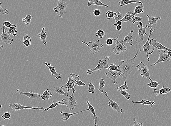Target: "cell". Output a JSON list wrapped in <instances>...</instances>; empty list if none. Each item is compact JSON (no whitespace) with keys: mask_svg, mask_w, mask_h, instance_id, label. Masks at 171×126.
Listing matches in <instances>:
<instances>
[{"mask_svg":"<svg viewBox=\"0 0 171 126\" xmlns=\"http://www.w3.org/2000/svg\"><path fill=\"white\" fill-rule=\"evenodd\" d=\"M136 54L132 58L129 60L127 59L125 60H121L118 64L119 69L121 71V75L123 80L127 79L128 76L130 75L132 72L134 67V62L137 56L140 54L142 49V47L144 42L143 40L136 39Z\"/></svg>","mask_w":171,"mask_h":126,"instance_id":"cell-1","label":"cell"},{"mask_svg":"<svg viewBox=\"0 0 171 126\" xmlns=\"http://www.w3.org/2000/svg\"><path fill=\"white\" fill-rule=\"evenodd\" d=\"M104 59H100L98 62V65L95 68L87 70L86 71L87 74L88 75H91L94 74L96 71H99L103 70L106 69L108 66V63L110 60V57L109 56L103 55Z\"/></svg>","mask_w":171,"mask_h":126,"instance_id":"cell-2","label":"cell"},{"mask_svg":"<svg viewBox=\"0 0 171 126\" xmlns=\"http://www.w3.org/2000/svg\"><path fill=\"white\" fill-rule=\"evenodd\" d=\"M76 91L75 89H73L71 95L65 96L62 101V103H65L66 107L69 109V112L74 110L77 105V101L74 95Z\"/></svg>","mask_w":171,"mask_h":126,"instance_id":"cell-3","label":"cell"},{"mask_svg":"<svg viewBox=\"0 0 171 126\" xmlns=\"http://www.w3.org/2000/svg\"><path fill=\"white\" fill-rule=\"evenodd\" d=\"M82 43L85 44L89 48L91 52L93 54L99 53L103 49V45L100 43V40L99 39L95 42H86L82 41Z\"/></svg>","mask_w":171,"mask_h":126,"instance_id":"cell-4","label":"cell"},{"mask_svg":"<svg viewBox=\"0 0 171 126\" xmlns=\"http://www.w3.org/2000/svg\"><path fill=\"white\" fill-rule=\"evenodd\" d=\"M156 30V29H151L150 32V34L149 37H148L147 40L146 42L143 44L142 47L143 51L145 52L147 55V61L149 62L150 58L149 57L150 55L152 54L154 52V51H155V49L153 47L150 45V39L151 36L152 35V32H154L155 30Z\"/></svg>","mask_w":171,"mask_h":126,"instance_id":"cell-5","label":"cell"},{"mask_svg":"<svg viewBox=\"0 0 171 126\" xmlns=\"http://www.w3.org/2000/svg\"><path fill=\"white\" fill-rule=\"evenodd\" d=\"M67 5L68 4L65 0L57 1V5L53 8V10L59 18H63V15L66 12Z\"/></svg>","mask_w":171,"mask_h":126,"instance_id":"cell-6","label":"cell"},{"mask_svg":"<svg viewBox=\"0 0 171 126\" xmlns=\"http://www.w3.org/2000/svg\"><path fill=\"white\" fill-rule=\"evenodd\" d=\"M136 67L140 72V75L143 78H147L150 81L152 80L151 79L150 74V71L149 67L145 64L142 61L140 62V64L137 65Z\"/></svg>","mask_w":171,"mask_h":126,"instance_id":"cell-7","label":"cell"},{"mask_svg":"<svg viewBox=\"0 0 171 126\" xmlns=\"http://www.w3.org/2000/svg\"><path fill=\"white\" fill-rule=\"evenodd\" d=\"M118 38L119 36H117L116 38L114 39V41H115L116 42L115 45L113 48L114 51L113 52V54L115 55H119L127 50L126 46H125L122 40H119Z\"/></svg>","mask_w":171,"mask_h":126,"instance_id":"cell-8","label":"cell"},{"mask_svg":"<svg viewBox=\"0 0 171 126\" xmlns=\"http://www.w3.org/2000/svg\"><path fill=\"white\" fill-rule=\"evenodd\" d=\"M9 107L12 110L16 112L24 109H31L33 110H43L45 108L43 107H26L21 105L20 103H11L9 105Z\"/></svg>","mask_w":171,"mask_h":126,"instance_id":"cell-9","label":"cell"},{"mask_svg":"<svg viewBox=\"0 0 171 126\" xmlns=\"http://www.w3.org/2000/svg\"><path fill=\"white\" fill-rule=\"evenodd\" d=\"M7 28L4 25H2L1 28L2 33L1 36V41L6 45H11L13 43L14 39L10 37L11 35L7 33Z\"/></svg>","mask_w":171,"mask_h":126,"instance_id":"cell-10","label":"cell"},{"mask_svg":"<svg viewBox=\"0 0 171 126\" xmlns=\"http://www.w3.org/2000/svg\"><path fill=\"white\" fill-rule=\"evenodd\" d=\"M158 51L160 57L158 60L153 64L150 65L149 67L155 66L158 64L162 62H169L171 60L170 56L167 54H166L165 50H159Z\"/></svg>","mask_w":171,"mask_h":126,"instance_id":"cell-11","label":"cell"},{"mask_svg":"<svg viewBox=\"0 0 171 126\" xmlns=\"http://www.w3.org/2000/svg\"><path fill=\"white\" fill-rule=\"evenodd\" d=\"M104 95L106 96L108 100H109V102L108 103V106L110 107L111 108L114 110L118 112H121V113H124L125 112L123 110L120 105L118 103L116 102L112 99H111L108 96L107 93L106 91H104Z\"/></svg>","mask_w":171,"mask_h":126,"instance_id":"cell-12","label":"cell"},{"mask_svg":"<svg viewBox=\"0 0 171 126\" xmlns=\"http://www.w3.org/2000/svg\"><path fill=\"white\" fill-rule=\"evenodd\" d=\"M150 43L153 47L155 50H165L169 52L171 51V49L164 46L162 44L157 42L155 39L153 38L150 39Z\"/></svg>","mask_w":171,"mask_h":126,"instance_id":"cell-13","label":"cell"},{"mask_svg":"<svg viewBox=\"0 0 171 126\" xmlns=\"http://www.w3.org/2000/svg\"><path fill=\"white\" fill-rule=\"evenodd\" d=\"M77 86L78 85L75 80L69 75L68 76V82L66 84L62 86V87H63L65 89H67V92H69L70 89L73 90V89H75Z\"/></svg>","mask_w":171,"mask_h":126,"instance_id":"cell-14","label":"cell"},{"mask_svg":"<svg viewBox=\"0 0 171 126\" xmlns=\"http://www.w3.org/2000/svg\"><path fill=\"white\" fill-rule=\"evenodd\" d=\"M121 73L117 71L109 70L106 73L107 76L112 81L113 83L114 84H117L116 80L119 78L120 75H121Z\"/></svg>","mask_w":171,"mask_h":126,"instance_id":"cell-15","label":"cell"},{"mask_svg":"<svg viewBox=\"0 0 171 126\" xmlns=\"http://www.w3.org/2000/svg\"><path fill=\"white\" fill-rule=\"evenodd\" d=\"M138 26V36L140 38V40H143V36L144 35H147V34L146 33V30L148 28V25H146L145 27H143V23L141 22H139V23L137 24Z\"/></svg>","mask_w":171,"mask_h":126,"instance_id":"cell-16","label":"cell"},{"mask_svg":"<svg viewBox=\"0 0 171 126\" xmlns=\"http://www.w3.org/2000/svg\"><path fill=\"white\" fill-rule=\"evenodd\" d=\"M16 91L19 92V93L21 95H24L28 97V98L33 99H38V98H41L40 93H35L32 91H31L29 92H24L21 91L19 89H17Z\"/></svg>","mask_w":171,"mask_h":126,"instance_id":"cell-17","label":"cell"},{"mask_svg":"<svg viewBox=\"0 0 171 126\" xmlns=\"http://www.w3.org/2000/svg\"><path fill=\"white\" fill-rule=\"evenodd\" d=\"M88 110H89V109L88 108L85 109V110L80 111L76 112L74 113H68V112H67V113H65V112H64L62 111H60V112L61 113H62V117H61V119L62 120V121H64V122H65V121H67L69 119V118H71L72 116H73V115H77L78 114L82 113V112L87 111Z\"/></svg>","mask_w":171,"mask_h":126,"instance_id":"cell-18","label":"cell"},{"mask_svg":"<svg viewBox=\"0 0 171 126\" xmlns=\"http://www.w3.org/2000/svg\"><path fill=\"white\" fill-rule=\"evenodd\" d=\"M171 91V88H165L164 86H163V87L159 90L157 88L154 89L153 93L155 94L157 96H159L161 95L167 94Z\"/></svg>","mask_w":171,"mask_h":126,"instance_id":"cell-19","label":"cell"},{"mask_svg":"<svg viewBox=\"0 0 171 126\" xmlns=\"http://www.w3.org/2000/svg\"><path fill=\"white\" fill-rule=\"evenodd\" d=\"M45 64L46 66L48 67L49 71L51 73L52 75H54L55 78L57 80H59V79L62 78V75H61L60 74L56 72L55 68L54 67L52 66L51 63L45 62Z\"/></svg>","mask_w":171,"mask_h":126,"instance_id":"cell-20","label":"cell"},{"mask_svg":"<svg viewBox=\"0 0 171 126\" xmlns=\"http://www.w3.org/2000/svg\"><path fill=\"white\" fill-rule=\"evenodd\" d=\"M133 32L134 30H131L130 32V33L127 35L125 36L124 39L122 42L124 44L126 43H129L130 46H132L134 45L133 43Z\"/></svg>","mask_w":171,"mask_h":126,"instance_id":"cell-21","label":"cell"},{"mask_svg":"<svg viewBox=\"0 0 171 126\" xmlns=\"http://www.w3.org/2000/svg\"><path fill=\"white\" fill-rule=\"evenodd\" d=\"M45 29V27H44L41 30V33L37 34L39 36H38V37L40 38L41 41L43 42L44 45H46L47 43V34L46 30Z\"/></svg>","mask_w":171,"mask_h":126,"instance_id":"cell-22","label":"cell"},{"mask_svg":"<svg viewBox=\"0 0 171 126\" xmlns=\"http://www.w3.org/2000/svg\"><path fill=\"white\" fill-rule=\"evenodd\" d=\"M146 16L149 19L147 25L148 28H152V25H156L158 21L161 19V17H155L153 16H149L148 15H147Z\"/></svg>","mask_w":171,"mask_h":126,"instance_id":"cell-23","label":"cell"},{"mask_svg":"<svg viewBox=\"0 0 171 126\" xmlns=\"http://www.w3.org/2000/svg\"><path fill=\"white\" fill-rule=\"evenodd\" d=\"M132 102L134 106H135V104H140L144 105L150 106L151 108H152L153 106H155V101H150L149 100H142L141 101H132Z\"/></svg>","mask_w":171,"mask_h":126,"instance_id":"cell-24","label":"cell"},{"mask_svg":"<svg viewBox=\"0 0 171 126\" xmlns=\"http://www.w3.org/2000/svg\"><path fill=\"white\" fill-rule=\"evenodd\" d=\"M65 89L62 86L61 87L56 86L53 89H51V91L56 92V93L61 95H64L65 96H68L69 95L68 92H65Z\"/></svg>","mask_w":171,"mask_h":126,"instance_id":"cell-25","label":"cell"},{"mask_svg":"<svg viewBox=\"0 0 171 126\" xmlns=\"http://www.w3.org/2000/svg\"><path fill=\"white\" fill-rule=\"evenodd\" d=\"M142 4L143 2L139 0H136V1H131V0H121L119 2V5L121 7H123V6L128 5V4Z\"/></svg>","mask_w":171,"mask_h":126,"instance_id":"cell-26","label":"cell"},{"mask_svg":"<svg viewBox=\"0 0 171 126\" xmlns=\"http://www.w3.org/2000/svg\"><path fill=\"white\" fill-rule=\"evenodd\" d=\"M87 103L88 105V109H89V110L91 112V113L92 114L93 116H94V125H95V126H98L97 124V121L98 117L97 116V115H96L95 109H94V107H93L89 101H87Z\"/></svg>","mask_w":171,"mask_h":126,"instance_id":"cell-27","label":"cell"},{"mask_svg":"<svg viewBox=\"0 0 171 126\" xmlns=\"http://www.w3.org/2000/svg\"><path fill=\"white\" fill-rule=\"evenodd\" d=\"M88 7H89L92 5H94L97 6H102L105 7H108V6L106 4H103L100 0H88L87 4Z\"/></svg>","mask_w":171,"mask_h":126,"instance_id":"cell-28","label":"cell"},{"mask_svg":"<svg viewBox=\"0 0 171 126\" xmlns=\"http://www.w3.org/2000/svg\"><path fill=\"white\" fill-rule=\"evenodd\" d=\"M144 12V6L142 4H140V5L137 6L135 7L134 13L132 15V17L133 18L135 15L142 13Z\"/></svg>","mask_w":171,"mask_h":126,"instance_id":"cell-29","label":"cell"},{"mask_svg":"<svg viewBox=\"0 0 171 126\" xmlns=\"http://www.w3.org/2000/svg\"><path fill=\"white\" fill-rule=\"evenodd\" d=\"M52 96V94L49 91L48 89H47L43 92L42 95L41 96L42 99L45 101H48Z\"/></svg>","mask_w":171,"mask_h":126,"instance_id":"cell-30","label":"cell"},{"mask_svg":"<svg viewBox=\"0 0 171 126\" xmlns=\"http://www.w3.org/2000/svg\"><path fill=\"white\" fill-rule=\"evenodd\" d=\"M31 38L28 35H26L24 36L23 38L24 46V48H27L31 45Z\"/></svg>","mask_w":171,"mask_h":126,"instance_id":"cell-31","label":"cell"},{"mask_svg":"<svg viewBox=\"0 0 171 126\" xmlns=\"http://www.w3.org/2000/svg\"><path fill=\"white\" fill-rule=\"evenodd\" d=\"M59 105H65V103H62V102L60 101H59L56 103H52L49 106V107L47 108L44 109L43 110V112H45L48 111L50 109H53L57 107V106Z\"/></svg>","mask_w":171,"mask_h":126,"instance_id":"cell-32","label":"cell"},{"mask_svg":"<svg viewBox=\"0 0 171 126\" xmlns=\"http://www.w3.org/2000/svg\"><path fill=\"white\" fill-rule=\"evenodd\" d=\"M134 13V11L131 12H128L125 15L123 19H122L121 21L124 22H127L129 21H132V15Z\"/></svg>","mask_w":171,"mask_h":126,"instance_id":"cell-33","label":"cell"},{"mask_svg":"<svg viewBox=\"0 0 171 126\" xmlns=\"http://www.w3.org/2000/svg\"><path fill=\"white\" fill-rule=\"evenodd\" d=\"M106 81L103 78L101 79L99 81V88L98 89L99 91L103 93L104 92L103 88L106 86Z\"/></svg>","mask_w":171,"mask_h":126,"instance_id":"cell-34","label":"cell"},{"mask_svg":"<svg viewBox=\"0 0 171 126\" xmlns=\"http://www.w3.org/2000/svg\"><path fill=\"white\" fill-rule=\"evenodd\" d=\"M33 18V16L27 15L25 18H22V21L26 25H28L31 23V20Z\"/></svg>","mask_w":171,"mask_h":126,"instance_id":"cell-35","label":"cell"},{"mask_svg":"<svg viewBox=\"0 0 171 126\" xmlns=\"http://www.w3.org/2000/svg\"><path fill=\"white\" fill-rule=\"evenodd\" d=\"M16 28L17 27H10L9 28V31H7V33L11 35H13L14 36H18V35L16 34L18 32L16 30Z\"/></svg>","mask_w":171,"mask_h":126,"instance_id":"cell-36","label":"cell"},{"mask_svg":"<svg viewBox=\"0 0 171 126\" xmlns=\"http://www.w3.org/2000/svg\"><path fill=\"white\" fill-rule=\"evenodd\" d=\"M160 84L157 81H151V82L147 84V85L150 88L153 89H156L160 86Z\"/></svg>","mask_w":171,"mask_h":126,"instance_id":"cell-37","label":"cell"},{"mask_svg":"<svg viewBox=\"0 0 171 126\" xmlns=\"http://www.w3.org/2000/svg\"><path fill=\"white\" fill-rule=\"evenodd\" d=\"M106 69H108L109 70L116 71H117V72H121V71L119 69L118 67H117L114 63L111 64H110L109 65V66H108V67L106 68Z\"/></svg>","mask_w":171,"mask_h":126,"instance_id":"cell-38","label":"cell"},{"mask_svg":"<svg viewBox=\"0 0 171 126\" xmlns=\"http://www.w3.org/2000/svg\"><path fill=\"white\" fill-rule=\"evenodd\" d=\"M116 14V12H114L112 11L108 10L106 13V19L107 20L112 19L114 18Z\"/></svg>","mask_w":171,"mask_h":126,"instance_id":"cell-39","label":"cell"},{"mask_svg":"<svg viewBox=\"0 0 171 126\" xmlns=\"http://www.w3.org/2000/svg\"><path fill=\"white\" fill-rule=\"evenodd\" d=\"M104 31L103 30H98L95 34V35L99 39H103L105 35Z\"/></svg>","mask_w":171,"mask_h":126,"instance_id":"cell-40","label":"cell"},{"mask_svg":"<svg viewBox=\"0 0 171 126\" xmlns=\"http://www.w3.org/2000/svg\"><path fill=\"white\" fill-rule=\"evenodd\" d=\"M123 17V15L119 11H117L116 12V14L114 17L115 20V23H116L117 21L122 20Z\"/></svg>","mask_w":171,"mask_h":126,"instance_id":"cell-41","label":"cell"},{"mask_svg":"<svg viewBox=\"0 0 171 126\" xmlns=\"http://www.w3.org/2000/svg\"><path fill=\"white\" fill-rule=\"evenodd\" d=\"M88 92L90 93L94 94L96 92L95 86H94L92 83H90L88 85Z\"/></svg>","mask_w":171,"mask_h":126,"instance_id":"cell-42","label":"cell"},{"mask_svg":"<svg viewBox=\"0 0 171 126\" xmlns=\"http://www.w3.org/2000/svg\"><path fill=\"white\" fill-rule=\"evenodd\" d=\"M117 91H120L121 90H127L129 89V87L127 85V82L126 81H125L124 84L122 85L120 87L117 88Z\"/></svg>","mask_w":171,"mask_h":126,"instance_id":"cell-43","label":"cell"},{"mask_svg":"<svg viewBox=\"0 0 171 126\" xmlns=\"http://www.w3.org/2000/svg\"><path fill=\"white\" fill-rule=\"evenodd\" d=\"M1 118L5 120H9L11 118V115L10 112H6L1 116Z\"/></svg>","mask_w":171,"mask_h":126,"instance_id":"cell-44","label":"cell"},{"mask_svg":"<svg viewBox=\"0 0 171 126\" xmlns=\"http://www.w3.org/2000/svg\"><path fill=\"white\" fill-rule=\"evenodd\" d=\"M120 93L126 98V99L129 100L130 99L131 96L129 93L126 91V90H121L120 91Z\"/></svg>","mask_w":171,"mask_h":126,"instance_id":"cell-45","label":"cell"},{"mask_svg":"<svg viewBox=\"0 0 171 126\" xmlns=\"http://www.w3.org/2000/svg\"><path fill=\"white\" fill-rule=\"evenodd\" d=\"M143 18L140 16H134L133 18H132V22L134 24L136 22H141L142 21Z\"/></svg>","mask_w":171,"mask_h":126,"instance_id":"cell-46","label":"cell"},{"mask_svg":"<svg viewBox=\"0 0 171 126\" xmlns=\"http://www.w3.org/2000/svg\"><path fill=\"white\" fill-rule=\"evenodd\" d=\"M3 25L5 26V27H6V28H9L10 27H17L16 25L11 24L10 21H5V22L3 23Z\"/></svg>","mask_w":171,"mask_h":126,"instance_id":"cell-47","label":"cell"},{"mask_svg":"<svg viewBox=\"0 0 171 126\" xmlns=\"http://www.w3.org/2000/svg\"><path fill=\"white\" fill-rule=\"evenodd\" d=\"M1 4H2V2L0 3V13L2 14H8V10L6 9L3 8L1 7Z\"/></svg>","mask_w":171,"mask_h":126,"instance_id":"cell-48","label":"cell"},{"mask_svg":"<svg viewBox=\"0 0 171 126\" xmlns=\"http://www.w3.org/2000/svg\"><path fill=\"white\" fill-rule=\"evenodd\" d=\"M114 41V39L112 38H109L107 39L106 40V45L108 46H111L113 44Z\"/></svg>","mask_w":171,"mask_h":126,"instance_id":"cell-49","label":"cell"},{"mask_svg":"<svg viewBox=\"0 0 171 126\" xmlns=\"http://www.w3.org/2000/svg\"><path fill=\"white\" fill-rule=\"evenodd\" d=\"M93 14L95 16H99L101 14V11L100 9H96L93 11Z\"/></svg>","mask_w":171,"mask_h":126,"instance_id":"cell-50","label":"cell"},{"mask_svg":"<svg viewBox=\"0 0 171 126\" xmlns=\"http://www.w3.org/2000/svg\"><path fill=\"white\" fill-rule=\"evenodd\" d=\"M76 83H77V84L78 85V86H86V84H85L83 82L81 81L80 80H77V81H76Z\"/></svg>","mask_w":171,"mask_h":126,"instance_id":"cell-51","label":"cell"},{"mask_svg":"<svg viewBox=\"0 0 171 126\" xmlns=\"http://www.w3.org/2000/svg\"><path fill=\"white\" fill-rule=\"evenodd\" d=\"M143 125V124L142 123H137V122L135 118H134V122L133 124V126H142Z\"/></svg>","mask_w":171,"mask_h":126,"instance_id":"cell-52","label":"cell"},{"mask_svg":"<svg viewBox=\"0 0 171 126\" xmlns=\"http://www.w3.org/2000/svg\"><path fill=\"white\" fill-rule=\"evenodd\" d=\"M114 26H115L116 29L117 30V31H119L122 29V25H116Z\"/></svg>","mask_w":171,"mask_h":126,"instance_id":"cell-53","label":"cell"},{"mask_svg":"<svg viewBox=\"0 0 171 126\" xmlns=\"http://www.w3.org/2000/svg\"><path fill=\"white\" fill-rule=\"evenodd\" d=\"M122 23H122V21H117V22L116 23H114V26L116 25H122Z\"/></svg>","mask_w":171,"mask_h":126,"instance_id":"cell-54","label":"cell"},{"mask_svg":"<svg viewBox=\"0 0 171 126\" xmlns=\"http://www.w3.org/2000/svg\"><path fill=\"white\" fill-rule=\"evenodd\" d=\"M3 47H4V45H1V47H0V49H1V50H2L3 48Z\"/></svg>","mask_w":171,"mask_h":126,"instance_id":"cell-55","label":"cell"},{"mask_svg":"<svg viewBox=\"0 0 171 126\" xmlns=\"http://www.w3.org/2000/svg\"><path fill=\"white\" fill-rule=\"evenodd\" d=\"M1 107H2V105H1V108H1Z\"/></svg>","mask_w":171,"mask_h":126,"instance_id":"cell-56","label":"cell"}]
</instances>
